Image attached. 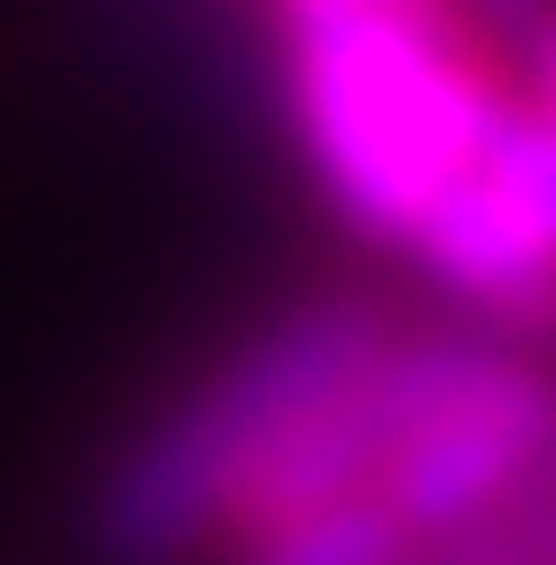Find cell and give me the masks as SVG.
Wrapping results in <instances>:
<instances>
[{"label": "cell", "instance_id": "52a82bcc", "mask_svg": "<svg viewBox=\"0 0 556 565\" xmlns=\"http://www.w3.org/2000/svg\"><path fill=\"white\" fill-rule=\"evenodd\" d=\"M466 10H474V19H483V28H493V38L511 46V38H520V28H530V19L547 10V0H466Z\"/></svg>", "mask_w": 556, "mask_h": 565}, {"label": "cell", "instance_id": "3957f363", "mask_svg": "<svg viewBox=\"0 0 556 565\" xmlns=\"http://www.w3.org/2000/svg\"><path fill=\"white\" fill-rule=\"evenodd\" d=\"M547 438H556V383L520 356V347H493L466 393L438 402L420 429H410V447L393 456V475L374 492L429 539V529H457L483 502H502V492L547 456Z\"/></svg>", "mask_w": 556, "mask_h": 565}, {"label": "cell", "instance_id": "8992f818", "mask_svg": "<svg viewBox=\"0 0 556 565\" xmlns=\"http://www.w3.org/2000/svg\"><path fill=\"white\" fill-rule=\"evenodd\" d=\"M511 55H520V83H530L547 110H556V0H547L530 28H520V38H511Z\"/></svg>", "mask_w": 556, "mask_h": 565}, {"label": "cell", "instance_id": "7a4b0ae2", "mask_svg": "<svg viewBox=\"0 0 556 565\" xmlns=\"http://www.w3.org/2000/svg\"><path fill=\"white\" fill-rule=\"evenodd\" d=\"M393 310L374 292H320L256 329L220 374H201L147 438L119 456V475L100 483V547L128 565L183 556L192 539L228 529V502L247 466L292 429L301 402H320L338 374H356L374 347H393Z\"/></svg>", "mask_w": 556, "mask_h": 565}, {"label": "cell", "instance_id": "6da1fadb", "mask_svg": "<svg viewBox=\"0 0 556 565\" xmlns=\"http://www.w3.org/2000/svg\"><path fill=\"white\" fill-rule=\"evenodd\" d=\"M284 28V110L338 228L410 246L447 183L483 156L511 74L483 55L466 0H329Z\"/></svg>", "mask_w": 556, "mask_h": 565}, {"label": "cell", "instance_id": "5b68a950", "mask_svg": "<svg viewBox=\"0 0 556 565\" xmlns=\"http://www.w3.org/2000/svg\"><path fill=\"white\" fill-rule=\"evenodd\" d=\"M410 539H420V529H410L384 492H346V502H320L301 520L256 529L247 565H402Z\"/></svg>", "mask_w": 556, "mask_h": 565}, {"label": "cell", "instance_id": "277c9868", "mask_svg": "<svg viewBox=\"0 0 556 565\" xmlns=\"http://www.w3.org/2000/svg\"><path fill=\"white\" fill-rule=\"evenodd\" d=\"M402 256L420 265L438 292H457L466 310H483L493 329L556 338V237L530 228L483 173H466V183L438 192V210L410 228Z\"/></svg>", "mask_w": 556, "mask_h": 565}]
</instances>
